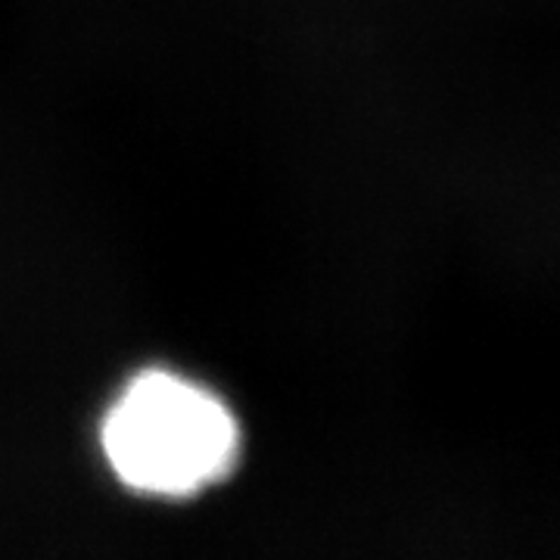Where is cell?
Listing matches in <instances>:
<instances>
[{
    "mask_svg": "<svg viewBox=\"0 0 560 560\" xmlns=\"http://www.w3.org/2000/svg\"><path fill=\"white\" fill-rule=\"evenodd\" d=\"M101 442L125 486L184 499L228 477L241 430L231 408L200 383L172 371H143L106 411Z\"/></svg>",
    "mask_w": 560,
    "mask_h": 560,
    "instance_id": "6da1fadb",
    "label": "cell"
}]
</instances>
